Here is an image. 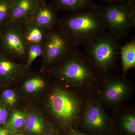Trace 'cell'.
<instances>
[{
  "label": "cell",
  "instance_id": "obj_7",
  "mask_svg": "<svg viewBox=\"0 0 135 135\" xmlns=\"http://www.w3.org/2000/svg\"><path fill=\"white\" fill-rule=\"evenodd\" d=\"M28 45L19 27L6 25L0 28V51L16 58L27 57Z\"/></svg>",
  "mask_w": 135,
  "mask_h": 135
},
{
  "label": "cell",
  "instance_id": "obj_3",
  "mask_svg": "<svg viewBox=\"0 0 135 135\" xmlns=\"http://www.w3.org/2000/svg\"><path fill=\"white\" fill-rule=\"evenodd\" d=\"M53 73L66 82L81 86L97 80L98 73L92 62L78 49L59 63Z\"/></svg>",
  "mask_w": 135,
  "mask_h": 135
},
{
  "label": "cell",
  "instance_id": "obj_29",
  "mask_svg": "<svg viewBox=\"0 0 135 135\" xmlns=\"http://www.w3.org/2000/svg\"><path fill=\"white\" fill-rule=\"evenodd\" d=\"M12 135H23L22 133H16V134H14Z\"/></svg>",
  "mask_w": 135,
  "mask_h": 135
},
{
  "label": "cell",
  "instance_id": "obj_9",
  "mask_svg": "<svg viewBox=\"0 0 135 135\" xmlns=\"http://www.w3.org/2000/svg\"><path fill=\"white\" fill-rule=\"evenodd\" d=\"M57 11L52 4L46 1L40 2L32 18L39 25L48 30H52L59 26L60 18Z\"/></svg>",
  "mask_w": 135,
  "mask_h": 135
},
{
  "label": "cell",
  "instance_id": "obj_15",
  "mask_svg": "<svg viewBox=\"0 0 135 135\" xmlns=\"http://www.w3.org/2000/svg\"><path fill=\"white\" fill-rule=\"evenodd\" d=\"M126 88L123 83L116 81L111 83L105 90V97L111 102H116L121 99L125 95Z\"/></svg>",
  "mask_w": 135,
  "mask_h": 135
},
{
  "label": "cell",
  "instance_id": "obj_26",
  "mask_svg": "<svg viewBox=\"0 0 135 135\" xmlns=\"http://www.w3.org/2000/svg\"><path fill=\"white\" fill-rule=\"evenodd\" d=\"M70 135H83L81 133H78V132H75V131H73L71 132Z\"/></svg>",
  "mask_w": 135,
  "mask_h": 135
},
{
  "label": "cell",
  "instance_id": "obj_24",
  "mask_svg": "<svg viewBox=\"0 0 135 135\" xmlns=\"http://www.w3.org/2000/svg\"><path fill=\"white\" fill-rule=\"evenodd\" d=\"M0 135H9V131L7 129L0 128Z\"/></svg>",
  "mask_w": 135,
  "mask_h": 135
},
{
  "label": "cell",
  "instance_id": "obj_17",
  "mask_svg": "<svg viewBox=\"0 0 135 135\" xmlns=\"http://www.w3.org/2000/svg\"><path fill=\"white\" fill-rule=\"evenodd\" d=\"M43 52L42 42L28 45L27 57V60L26 67L29 68L36 58L42 56Z\"/></svg>",
  "mask_w": 135,
  "mask_h": 135
},
{
  "label": "cell",
  "instance_id": "obj_30",
  "mask_svg": "<svg viewBox=\"0 0 135 135\" xmlns=\"http://www.w3.org/2000/svg\"><path fill=\"white\" fill-rule=\"evenodd\" d=\"M46 135H54L52 134H48Z\"/></svg>",
  "mask_w": 135,
  "mask_h": 135
},
{
  "label": "cell",
  "instance_id": "obj_28",
  "mask_svg": "<svg viewBox=\"0 0 135 135\" xmlns=\"http://www.w3.org/2000/svg\"><path fill=\"white\" fill-rule=\"evenodd\" d=\"M39 2L40 3L44 2L46 1V0H38Z\"/></svg>",
  "mask_w": 135,
  "mask_h": 135
},
{
  "label": "cell",
  "instance_id": "obj_2",
  "mask_svg": "<svg viewBox=\"0 0 135 135\" xmlns=\"http://www.w3.org/2000/svg\"><path fill=\"white\" fill-rule=\"evenodd\" d=\"M98 9L108 32L119 40L127 36L135 26V4L127 0L98 6Z\"/></svg>",
  "mask_w": 135,
  "mask_h": 135
},
{
  "label": "cell",
  "instance_id": "obj_21",
  "mask_svg": "<svg viewBox=\"0 0 135 135\" xmlns=\"http://www.w3.org/2000/svg\"><path fill=\"white\" fill-rule=\"evenodd\" d=\"M122 125L124 129L131 134L135 133V117L134 115H128L122 119Z\"/></svg>",
  "mask_w": 135,
  "mask_h": 135
},
{
  "label": "cell",
  "instance_id": "obj_10",
  "mask_svg": "<svg viewBox=\"0 0 135 135\" xmlns=\"http://www.w3.org/2000/svg\"><path fill=\"white\" fill-rule=\"evenodd\" d=\"M19 27L28 45L42 43L51 31L39 25L32 18Z\"/></svg>",
  "mask_w": 135,
  "mask_h": 135
},
{
  "label": "cell",
  "instance_id": "obj_22",
  "mask_svg": "<svg viewBox=\"0 0 135 135\" xmlns=\"http://www.w3.org/2000/svg\"><path fill=\"white\" fill-rule=\"evenodd\" d=\"M2 97L5 103L9 106H13L16 102V95L12 90H6L3 93Z\"/></svg>",
  "mask_w": 135,
  "mask_h": 135
},
{
  "label": "cell",
  "instance_id": "obj_5",
  "mask_svg": "<svg viewBox=\"0 0 135 135\" xmlns=\"http://www.w3.org/2000/svg\"><path fill=\"white\" fill-rule=\"evenodd\" d=\"M42 56L44 62L48 65L60 62L77 48L59 27L50 31L42 42Z\"/></svg>",
  "mask_w": 135,
  "mask_h": 135
},
{
  "label": "cell",
  "instance_id": "obj_13",
  "mask_svg": "<svg viewBox=\"0 0 135 135\" xmlns=\"http://www.w3.org/2000/svg\"><path fill=\"white\" fill-rule=\"evenodd\" d=\"M84 120L87 126L95 129L102 128L105 124L103 113L96 105H92L88 108L85 114Z\"/></svg>",
  "mask_w": 135,
  "mask_h": 135
},
{
  "label": "cell",
  "instance_id": "obj_6",
  "mask_svg": "<svg viewBox=\"0 0 135 135\" xmlns=\"http://www.w3.org/2000/svg\"><path fill=\"white\" fill-rule=\"evenodd\" d=\"M49 105L54 116L64 122L74 120L80 111V104L77 97L61 89L55 90L51 94Z\"/></svg>",
  "mask_w": 135,
  "mask_h": 135
},
{
  "label": "cell",
  "instance_id": "obj_27",
  "mask_svg": "<svg viewBox=\"0 0 135 135\" xmlns=\"http://www.w3.org/2000/svg\"><path fill=\"white\" fill-rule=\"evenodd\" d=\"M129 2L132 4H135V0H127Z\"/></svg>",
  "mask_w": 135,
  "mask_h": 135
},
{
  "label": "cell",
  "instance_id": "obj_31",
  "mask_svg": "<svg viewBox=\"0 0 135 135\" xmlns=\"http://www.w3.org/2000/svg\"><path fill=\"white\" fill-rule=\"evenodd\" d=\"M11 1H14V0H11Z\"/></svg>",
  "mask_w": 135,
  "mask_h": 135
},
{
  "label": "cell",
  "instance_id": "obj_14",
  "mask_svg": "<svg viewBox=\"0 0 135 135\" xmlns=\"http://www.w3.org/2000/svg\"><path fill=\"white\" fill-rule=\"evenodd\" d=\"M122 67L124 73L135 65V40L120 47Z\"/></svg>",
  "mask_w": 135,
  "mask_h": 135
},
{
  "label": "cell",
  "instance_id": "obj_11",
  "mask_svg": "<svg viewBox=\"0 0 135 135\" xmlns=\"http://www.w3.org/2000/svg\"><path fill=\"white\" fill-rule=\"evenodd\" d=\"M51 4L57 10L75 13L97 7L94 0H51Z\"/></svg>",
  "mask_w": 135,
  "mask_h": 135
},
{
  "label": "cell",
  "instance_id": "obj_23",
  "mask_svg": "<svg viewBox=\"0 0 135 135\" xmlns=\"http://www.w3.org/2000/svg\"><path fill=\"white\" fill-rule=\"evenodd\" d=\"M7 116V111L0 107V124H3L5 123Z\"/></svg>",
  "mask_w": 135,
  "mask_h": 135
},
{
  "label": "cell",
  "instance_id": "obj_12",
  "mask_svg": "<svg viewBox=\"0 0 135 135\" xmlns=\"http://www.w3.org/2000/svg\"><path fill=\"white\" fill-rule=\"evenodd\" d=\"M20 66L0 53V77L14 79L23 74Z\"/></svg>",
  "mask_w": 135,
  "mask_h": 135
},
{
  "label": "cell",
  "instance_id": "obj_1",
  "mask_svg": "<svg viewBox=\"0 0 135 135\" xmlns=\"http://www.w3.org/2000/svg\"><path fill=\"white\" fill-rule=\"evenodd\" d=\"M58 27L77 47L89 43L106 29L98 5L61 18Z\"/></svg>",
  "mask_w": 135,
  "mask_h": 135
},
{
  "label": "cell",
  "instance_id": "obj_25",
  "mask_svg": "<svg viewBox=\"0 0 135 135\" xmlns=\"http://www.w3.org/2000/svg\"><path fill=\"white\" fill-rule=\"evenodd\" d=\"M103 2H104L106 3H111L116 2V1H118V0H101Z\"/></svg>",
  "mask_w": 135,
  "mask_h": 135
},
{
  "label": "cell",
  "instance_id": "obj_8",
  "mask_svg": "<svg viewBox=\"0 0 135 135\" xmlns=\"http://www.w3.org/2000/svg\"><path fill=\"white\" fill-rule=\"evenodd\" d=\"M39 3L38 0L12 1L9 19L7 25L21 26L32 18Z\"/></svg>",
  "mask_w": 135,
  "mask_h": 135
},
{
  "label": "cell",
  "instance_id": "obj_16",
  "mask_svg": "<svg viewBox=\"0 0 135 135\" xmlns=\"http://www.w3.org/2000/svg\"><path fill=\"white\" fill-rule=\"evenodd\" d=\"M25 125L27 131L36 134L42 133L44 128L42 120L35 114H31L26 118Z\"/></svg>",
  "mask_w": 135,
  "mask_h": 135
},
{
  "label": "cell",
  "instance_id": "obj_4",
  "mask_svg": "<svg viewBox=\"0 0 135 135\" xmlns=\"http://www.w3.org/2000/svg\"><path fill=\"white\" fill-rule=\"evenodd\" d=\"M120 40L106 32L84 45L85 55L104 73L112 67L120 51Z\"/></svg>",
  "mask_w": 135,
  "mask_h": 135
},
{
  "label": "cell",
  "instance_id": "obj_18",
  "mask_svg": "<svg viewBox=\"0 0 135 135\" xmlns=\"http://www.w3.org/2000/svg\"><path fill=\"white\" fill-rule=\"evenodd\" d=\"M44 80L39 76L30 78L25 82L24 88L28 93H33L40 90L45 86Z\"/></svg>",
  "mask_w": 135,
  "mask_h": 135
},
{
  "label": "cell",
  "instance_id": "obj_19",
  "mask_svg": "<svg viewBox=\"0 0 135 135\" xmlns=\"http://www.w3.org/2000/svg\"><path fill=\"white\" fill-rule=\"evenodd\" d=\"M12 1L0 0V28L8 24Z\"/></svg>",
  "mask_w": 135,
  "mask_h": 135
},
{
  "label": "cell",
  "instance_id": "obj_20",
  "mask_svg": "<svg viewBox=\"0 0 135 135\" xmlns=\"http://www.w3.org/2000/svg\"><path fill=\"white\" fill-rule=\"evenodd\" d=\"M26 118L25 114L20 111H14L8 122V126L12 129L20 128L25 125Z\"/></svg>",
  "mask_w": 135,
  "mask_h": 135
}]
</instances>
